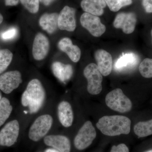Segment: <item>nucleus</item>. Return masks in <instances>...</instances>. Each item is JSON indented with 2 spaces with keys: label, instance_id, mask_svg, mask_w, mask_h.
<instances>
[{
  "label": "nucleus",
  "instance_id": "obj_1",
  "mask_svg": "<svg viewBox=\"0 0 152 152\" xmlns=\"http://www.w3.org/2000/svg\"><path fill=\"white\" fill-rule=\"evenodd\" d=\"M45 96V91L41 82L38 79H33L22 94V105L28 107L30 113H35L43 106Z\"/></svg>",
  "mask_w": 152,
  "mask_h": 152
},
{
  "label": "nucleus",
  "instance_id": "obj_2",
  "mask_svg": "<svg viewBox=\"0 0 152 152\" xmlns=\"http://www.w3.org/2000/svg\"><path fill=\"white\" fill-rule=\"evenodd\" d=\"M131 125V120L127 117L105 116L99 120L96 127L104 135L113 137L128 134L130 132Z\"/></svg>",
  "mask_w": 152,
  "mask_h": 152
},
{
  "label": "nucleus",
  "instance_id": "obj_3",
  "mask_svg": "<svg viewBox=\"0 0 152 152\" xmlns=\"http://www.w3.org/2000/svg\"><path fill=\"white\" fill-rule=\"evenodd\" d=\"M105 102L109 108L121 113L130 111L132 106L130 100L120 88L115 89L108 93L106 96Z\"/></svg>",
  "mask_w": 152,
  "mask_h": 152
},
{
  "label": "nucleus",
  "instance_id": "obj_4",
  "mask_svg": "<svg viewBox=\"0 0 152 152\" xmlns=\"http://www.w3.org/2000/svg\"><path fill=\"white\" fill-rule=\"evenodd\" d=\"M53 118L50 115H44L38 117L31 126L29 131L30 140L38 142L45 135L50 129Z\"/></svg>",
  "mask_w": 152,
  "mask_h": 152
},
{
  "label": "nucleus",
  "instance_id": "obj_5",
  "mask_svg": "<svg viewBox=\"0 0 152 152\" xmlns=\"http://www.w3.org/2000/svg\"><path fill=\"white\" fill-rule=\"evenodd\" d=\"M83 73L88 81V93L92 95L99 94L102 89L103 77L97 65L94 63L89 64L85 68Z\"/></svg>",
  "mask_w": 152,
  "mask_h": 152
},
{
  "label": "nucleus",
  "instance_id": "obj_6",
  "mask_svg": "<svg viewBox=\"0 0 152 152\" xmlns=\"http://www.w3.org/2000/svg\"><path fill=\"white\" fill-rule=\"evenodd\" d=\"M96 132L90 121L85 123L74 140V145L77 150H83L89 146L96 138Z\"/></svg>",
  "mask_w": 152,
  "mask_h": 152
},
{
  "label": "nucleus",
  "instance_id": "obj_7",
  "mask_svg": "<svg viewBox=\"0 0 152 152\" xmlns=\"http://www.w3.org/2000/svg\"><path fill=\"white\" fill-rule=\"evenodd\" d=\"M20 126L17 120L8 123L0 131V145L10 147L17 141Z\"/></svg>",
  "mask_w": 152,
  "mask_h": 152
},
{
  "label": "nucleus",
  "instance_id": "obj_8",
  "mask_svg": "<svg viewBox=\"0 0 152 152\" xmlns=\"http://www.w3.org/2000/svg\"><path fill=\"white\" fill-rule=\"evenodd\" d=\"M81 24L95 37H99L106 31V27L97 16L85 12L80 19Z\"/></svg>",
  "mask_w": 152,
  "mask_h": 152
},
{
  "label": "nucleus",
  "instance_id": "obj_9",
  "mask_svg": "<svg viewBox=\"0 0 152 152\" xmlns=\"http://www.w3.org/2000/svg\"><path fill=\"white\" fill-rule=\"evenodd\" d=\"M22 81L21 74L19 71L7 72L0 75V89L5 94H10Z\"/></svg>",
  "mask_w": 152,
  "mask_h": 152
},
{
  "label": "nucleus",
  "instance_id": "obj_10",
  "mask_svg": "<svg viewBox=\"0 0 152 152\" xmlns=\"http://www.w3.org/2000/svg\"><path fill=\"white\" fill-rule=\"evenodd\" d=\"M75 10L68 6L64 8L58 14V28L60 30L68 31H73L76 28Z\"/></svg>",
  "mask_w": 152,
  "mask_h": 152
},
{
  "label": "nucleus",
  "instance_id": "obj_11",
  "mask_svg": "<svg viewBox=\"0 0 152 152\" xmlns=\"http://www.w3.org/2000/svg\"><path fill=\"white\" fill-rule=\"evenodd\" d=\"M137 21V17L134 13H120L114 20V26L121 28L125 34H130L134 31Z\"/></svg>",
  "mask_w": 152,
  "mask_h": 152
},
{
  "label": "nucleus",
  "instance_id": "obj_12",
  "mask_svg": "<svg viewBox=\"0 0 152 152\" xmlns=\"http://www.w3.org/2000/svg\"><path fill=\"white\" fill-rule=\"evenodd\" d=\"M48 39L42 33L36 35L33 44L32 54L37 61L44 59L47 56L50 49Z\"/></svg>",
  "mask_w": 152,
  "mask_h": 152
},
{
  "label": "nucleus",
  "instance_id": "obj_13",
  "mask_svg": "<svg viewBox=\"0 0 152 152\" xmlns=\"http://www.w3.org/2000/svg\"><path fill=\"white\" fill-rule=\"evenodd\" d=\"M97 66L102 75L107 76L111 73L113 60L111 55L104 50H98L95 53Z\"/></svg>",
  "mask_w": 152,
  "mask_h": 152
},
{
  "label": "nucleus",
  "instance_id": "obj_14",
  "mask_svg": "<svg viewBox=\"0 0 152 152\" xmlns=\"http://www.w3.org/2000/svg\"><path fill=\"white\" fill-rule=\"evenodd\" d=\"M44 141L46 145L59 152H70V141L66 136L60 135L47 136L44 138Z\"/></svg>",
  "mask_w": 152,
  "mask_h": 152
},
{
  "label": "nucleus",
  "instance_id": "obj_15",
  "mask_svg": "<svg viewBox=\"0 0 152 152\" xmlns=\"http://www.w3.org/2000/svg\"><path fill=\"white\" fill-rule=\"evenodd\" d=\"M58 47L61 51L64 52L74 62L79 61L81 57L80 49L74 45L71 39L69 38H64L59 42Z\"/></svg>",
  "mask_w": 152,
  "mask_h": 152
},
{
  "label": "nucleus",
  "instance_id": "obj_16",
  "mask_svg": "<svg viewBox=\"0 0 152 152\" xmlns=\"http://www.w3.org/2000/svg\"><path fill=\"white\" fill-rule=\"evenodd\" d=\"M58 114L59 120L62 126L66 128L72 126L74 115L70 104L66 101L61 102L58 106Z\"/></svg>",
  "mask_w": 152,
  "mask_h": 152
},
{
  "label": "nucleus",
  "instance_id": "obj_17",
  "mask_svg": "<svg viewBox=\"0 0 152 152\" xmlns=\"http://www.w3.org/2000/svg\"><path fill=\"white\" fill-rule=\"evenodd\" d=\"M52 69L54 75L64 83L69 81L73 73L72 66L65 64L60 62H55L52 65Z\"/></svg>",
  "mask_w": 152,
  "mask_h": 152
},
{
  "label": "nucleus",
  "instance_id": "obj_18",
  "mask_svg": "<svg viewBox=\"0 0 152 152\" xmlns=\"http://www.w3.org/2000/svg\"><path fill=\"white\" fill-rule=\"evenodd\" d=\"M81 7L86 12L97 16L103 14L106 3L104 0H83Z\"/></svg>",
  "mask_w": 152,
  "mask_h": 152
},
{
  "label": "nucleus",
  "instance_id": "obj_19",
  "mask_svg": "<svg viewBox=\"0 0 152 152\" xmlns=\"http://www.w3.org/2000/svg\"><path fill=\"white\" fill-rule=\"evenodd\" d=\"M58 14L57 13L44 14L39 20L41 27L50 34H52L56 31L58 28Z\"/></svg>",
  "mask_w": 152,
  "mask_h": 152
},
{
  "label": "nucleus",
  "instance_id": "obj_20",
  "mask_svg": "<svg viewBox=\"0 0 152 152\" xmlns=\"http://www.w3.org/2000/svg\"><path fill=\"white\" fill-rule=\"evenodd\" d=\"M138 61V57L133 53L123 54L115 63V68L117 70H121L125 68L135 65Z\"/></svg>",
  "mask_w": 152,
  "mask_h": 152
},
{
  "label": "nucleus",
  "instance_id": "obj_21",
  "mask_svg": "<svg viewBox=\"0 0 152 152\" xmlns=\"http://www.w3.org/2000/svg\"><path fill=\"white\" fill-rule=\"evenodd\" d=\"M134 132L139 138L152 134V119L147 121L140 122L134 126Z\"/></svg>",
  "mask_w": 152,
  "mask_h": 152
},
{
  "label": "nucleus",
  "instance_id": "obj_22",
  "mask_svg": "<svg viewBox=\"0 0 152 152\" xmlns=\"http://www.w3.org/2000/svg\"><path fill=\"white\" fill-rule=\"evenodd\" d=\"M12 110L10 101L7 98H2L0 101V126L8 118Z\"/></svg>",
  "mask_w": 152,
  "mask_h": 152
},
{
  "label": "nucleus",
  "instance_id": "obj_23",
  "mask_svg": "<svg viewBox=\"0 0 152 152\" xmlns=\"http://www.w3.org/2000/svg\"><path fill=\"white\" fill-rule=\"evenodd\" d=\"M13 54L8 49L0 50V74L7 69L12 62Z\"/></svg>",
  "mask_w": 152,
  "mask_h": 152
},
{
  "label": "nucleus",
  "instance_id": "obj_24",
  "mask_svg": "<svg viewBox=\"0 0 152 152\" xmlns=\"http://www.w3.org/2000/svg\"><path fill=\"white\" fill-rule=\"evenodd\" d=\"M139 71L144 77H152V59H145L140 64Z\"/></svg>",
  "mask_w": 152,
  "mask_h": 152
},
{
  "label": "nucleus",
  "instance_id": "obj_25",
  "mask_svg": "<svg viewBox=\"0 0 152 152\" xmlns=\"http://www.w3.org/2000/svg\"><path fill=\"white\" fill-rule=\"evenodd\" d=\"M111 11L116 12L125 6L132 3V0H104Z\"/></svg>",
  "mask_w": 152,
  "mask_h": 152
},
{
  "label": "nucleus",
  "instance_id": "obj_26",
  "mask_svg": "<svg viewBox=\"0 0 152 152\" xmlns=\"http://www.w3.org/2000/svg\"><path fill=\"white\" fill-rule=\"evenodd\" d=\"M23 6L32 14L37 13L39 9V0H20Z\"/></svg>",
  "mask_w": 152,
  "mask_h": 152
},
{
  "label": "nucleus",
  "instance_id": "obj_27",
  "mask_svg": "<svg viewBox=\"0 0 152 152\" xmlns=\"http://www.w3.org/2000/svg\"><path fill=\"white\" fill-rule=\"evenodd\" d=\"M18 34V30L15 28H11L2 33L1 37L4 40H10L14 39Z\"/></svg>",
  "mask_w": 152,
  "mask_h": 152
},
{
  "label": "nucleus",
  "instance_id": "obj_28",
  "mask_svg": "<svg viewBox=\"0 0 152 152\" xmlns=\"http://www.w3.org/2000/svg\"><path fill=\"white\" fill-rule=\"evenodd\" d=\"M110 152H129L128 147L124 144H121L112 147Z\"/></svg>",
  "mask_w": 152,
  "mask_h": 152
},
{
  "label": "nucleus",
  "instance_id": "obj_29",
  "mask_svg": "<svg viewBox=\"0 0 152 152\" xmlns=\"http://www.w3.org/2000/svg\"><path fill=\"white\" fill-rule=\"evenodd\" d=\"M142 5L147 12L152 13V0H143Z\"/></svg>",
  "mask_w": 152,
  "mask_h": 152
},
{
  "label": "nucleus",
  "instance_id": "obj_30",
  "mask_svg": "<svg viewBox=\"0 0 152 152\" xmlns=\"http://www.w3.org/2000/svg\"><path fill=\"white\" fill-rule=\"evenodd\" d=\"M20 0H5V5L7 6H15L18 4Z\"/></svg>",
  "mask_w": 152,
  "mask_h": 152
},
{
  "label": "nucleus",
  "instance_id": "obj_31",
  "mask_svg": "<svg viewBox=\"0 0 152 152\" xmlns=\"http://www.w3.org/2000/svg\"><path fill=\"white\" fill-rule=\"evenodd\" d=\"M55 0H39L40 2L46 6H48L53 2Z\"/></svg>",
  "mask_w": 152,
  "mask_h": 152
},
{
  "label": "nucleus",
  "instance_id": "obj_32",
  "mask_svg": "<svg viewBox=\"0 0 152 152\" xmlns=\"http://www.w3.org/2000/svg\"><path fill=\"white\" fill-rule=\"evenodd\" d=\"M45 152H59L57 150L54 148H49L46 150Z\"/></svg>",
  "mask_w": 152,
  "mask_h": 152
},
{
  "label": "nucleus",
  "instance_id": "obj_33",
  "mask_svg": "<svg viewBox=\"0 0 152 152\" xmlns=\"http://www.w3.org/2000/svg\"><path fill=\"white\" fill-rule=\"evenodd\" d=\"M3 19H4V18H3L2 15L0 13V25H1V23H2Z\"/></svg>",
  "mask_w": 152,
  "mask_h": 152
},
{
  "label": "nucleus",
  "instance_id": "obj_34",
  "mask_svg": "<svg viewBox=\"0 0 152 152\" xmlns=\"http://www.w3.org/2000/svg\"><path fill=\"white\" fill-rule=\"evenodd\" d=\"M2 99V95L1 94V92H0V101H1V99Z\"/></svg>",
  "mask_w": 152,
  "mask_h": 152
},
{
  "label": "nucleus",
  "instance_id": "obj_35",
  "mask_svg": "<svg viewBox=\"0 0 152 152\" xmlns=\"http://www.w3.org/2000/svg\"><path fill=\"white\" fill-rule=\"evenodd\" d=\"M145 152H152V149L148 150V151H146Z\"/></svg>",
  "mask_w": 152,
  "mask_h": 152
},
{
  "label": "nucleus",
  "instance_id": "obj_36",
  "mask_svg": "<svg viewBox=\"0 0 152 152\" xmlns=\"http://www.w3.org/2000/svg\"><path fill=\"white\" fill-rule=\"evenodd\" d=\"M151 35L152 37V29L151 30Z\"/></svg>",
  "mask_w": 152,
  "mask_h": 152
}]
</instances>
